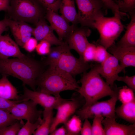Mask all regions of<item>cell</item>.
<instances>
[{
  "instance_id": "1",
  "label": "cell",
  "mask_w": 135,
  "mask_h": 135,
  "mask_svg": "<svg viewBox=\"0 0 135 135\" xmlns=\"http://www.w3.org/2000/svg\"><path fill=\"white\" fill-rule=\"evenodd\" d=\"M40 62L27 56L20 58L0 59V71L2 74L10 75L21 80L36 90V83L44 70Z\"/></svg>"
},
{
  "instance_id": "2",
  "label": "cell",
  "mask_w": 135,
  "mask_h": 135,
  "mask_svg": "<svg viewBox=\"0 0 135 135\" xmlns=\"http://www.w3.org/2000/svg\"><path fill=\"white\" fill-rule=\"evenodd\" d=\"M38 91L57 98L67 90L77 91L80 86L74 78L56 66H49L38 79L36 86Z\"/></svg>"
},
{
  "instance_id": "3",
  "label": "cell",
  "mask_w": 135,
  "mask_h": 135,
  "mask_svg": "<svg viewBox=\"0 0 135 135\" xmlns=\"http://www.w3.org/2000/svg\"><path fill=\"white\" fill-rule=\"evenodd\" d=\"M94 66L84 73L80 80L81 86L76 91L85 100L82 107L88 106L99 99L109 96L111 97L118 88H112L102 78Z\"/></svg>"
},
{
  "instance_id": "4",
  "label": "cell",
  "mask_w": 135,
  "mask_h": 135,
  "mask_svg": "<svg viewBox=\"0 0 135 135\" xmlns=\"http://www.w3.org/2000/svg\"><path fill=\"white\" fill-rule=\"evenodd\" d=\"M6 12L9 18L35 25L44 18L46 10L38 0H10Z\"/></svg>"
},
{
  "instance_id": "5",
  "label": "cell",
  "mask_w": 135,
  "mask_h": 135,
  "mask_svg": "<svg viewBox=\"0 0 135 135\" xmlns=\"http://www.w3.org/2000/svg\"><path fill=\"white\" fill-rule=\"evenodd\" d=\"M114 14L112 17H98L94 24V28L96 29L100 34L99 44L106 50L114 43L124 28L121 21L122 17L118 13Z\"/></svg>"
},
{
  "instance_id": "6",
  "label": "cell",
  "mask_w": 135,
  "mask_h": 135,
  "mask_svg": "<svg viewBox=\"0 0 135 135\" xmlns=\"http://www.w3.org/2000/svg\"><path fill=\"white\" fill-rule=\"evenodd\" d=\"M75 0L78 9V23L82 26L94 28V24L96 18L104 16L103 9H105L102 2L101 0Z\"/></svg>"
},
{
  "instance_id": "7",
  "label": "cell",
  "mask_w": 135,
  "mask_h": 135,
  "mask_svg": "<svg viewBox=\"0 0 135 135\" xmlns=\"http://www.w3.org/2000/svg\"><path fill=\"white\" fill-rule=\"evenodd\" d=\"M118 88L115 93L111 98L105 101H96L90 106L79 109L75 113L82 120L86 118H94L97 115L106 118L116 117L115 107L118 100Z\"/></svg>"
},
{
  "instance_id": "8",
  "label": "cell",
  "mask_w": 135,
  "mask_h": 135,
  "mask_svg": "<svg viewBox=\"0 0 135 135\" xmlns=\"http://www.w3.org/2000/svg\"><path fill=\"white\" fill-rule=\"evenodd\" d=\"M68 48L62 54L56 66L74 78L77 75L85 73L91 67L82 58L73 56Z\"/></svg>"
},
{
  "instance_id": "9",
  "label": "cell",
  "mask_w": 135,
  "mask_h": 135,
  "mask_svg": "<svg viewBox=\"0 0 135 135\" xmlns=\"http://www.w3.org/2000/svg\"><path fill=\"white\" fill-rule=\"evenodd\" d=\"M73 98L67 99L61 103L56 109L55 116L54 117L50 128V134L56 129L61 124H64L76 113V111L84 105L82 98Z\"/></svg>"
},
{
  "instance_id": "10",
  "label": "cell",
  "mask_w": 135,
  "mask_h": 135,
  "mask_svg": "<svg viewBox=\"0 0 135 135\" xmlns=\"http://www.w3.org/2000/svg\"><path fill=\"white\" fill-rule=\"evenodd\" d=\"M37 104L30 100L16 104L10 109V113L17 120L23 119L34 123L41 117L42 112L37 109Z\"/></svg>"
},
{
  "instance_id": "11",
  "label": "cell",
  "mask_w": 135,
  "mask_h": 135,
  "mask_svg": "<svg viewBox=\"0 0 135 135\" xmlns=\"http://www.w3.org/2000/svg\"><path fill=\"white\" fill-rule=\"evenodd\" d=\"M94 66L99 74L105 79L106 83L113 88L118 74L123 70L118 60L111 54L103 62Z\"/></svg>"
},
{
  "instance_id": "12",
  "label": "cell",
  "mask_w": 135,
  "mask_h": 135,
  "mask_svg": "<svg viewBox=\"0 0 135 135\" xmlns=\"http://www.w3.org/2000/svg\"><path fill=\"white\" fill-rule=\"evenodd\" d=\"M24 95L23 99L32 100L37 104L42 106L44 110L56 109L61 103L67 99L61 97L57 98L38 91L30 90L26 85H23Z\"/></svg>"
},
{
  "instance_id": "13",
  "label": "cell",
  "mask_w": 135,
  "mask_h": 135,
  "mask_svg": "<svg viewBox=\"0 0 135 135\" xmlns=\"http://www.w3.org/2000/svg\"><path fill=\"white\" fill-rule=\"evenodd\" d=\"M91 32L88 27L82 26L78 28L76 26L64 41L67 43L70 50H75L79 54L80 57L82 58L83 52L89 43L87 37Z\"/></svg>"
},
{
  "instance_id": "14",
  "label": "cell",
  "mask_w": 135,
  "mask_h": 135,
  "mask_svg": "<svg viewBox=\"0 0 135 135\" xmlns=\"http://www.w3.org/2000/svg\"><path fill=\"white\" fill-rule=\"evenodd\" d=\"M44 18L58 34V39L64 41L70 34L76 25H70L61 15L50 10H46Z\"/></svg>"
},
{
  "instance_id": "15",
  "label": "cell",
  "mask_w": 135,
  "mask_h": 135,
  "mask_svg": "<svg viewBox=\"0 0 135 135\" xmlns=\"http://www.w3.org/2000/svg\"><path fill=\"white\" fill-rule=\"evenodd\" d=\"M9 27L17 44L22 47L32 35L34 28L26 22L14 20L5 17Z\"/></svg>"
},
{
  "instance_id": "16",
  "label": "cell",
  "mask_w": 135,
  "mask_h": 135,
  "mask_svg": "<svg viewBox=\"0 0 135 135\" xmlns=\"http://www.w3.org/2000/svg\"><path fill=\"white\" fill-rule=\"evenodd\" d=\"M32 35L38 41L44 40L51 45L58 46L62 44L64 41L60 40L54 34V30L50 26L48 25L43 18L40 19L35 25Z\"/></svg>"
},
{
  "instance_id": "17",
  "label": "cell",
  "mask_w": 135,
  "mask_h": 135,
  "mask_svg": "<svg viewBox=\"0 0 135 135\" xmlns=\"http://www.w3.org/2000/svg\"><path fill=\"white\" fill-rule=\"evenodd\" d=\"M108 49L120 62L123 70L128 67H135V47H120L114 43Z\"/></svg>"
},
{
  "instance_id": "18",
  "label": "cell",
  "mask_w": 135,
  "mask_h": 135,
  "mask_svg": "<svg viewBox=\"0 0 135 135\" xmlns=\"http://www.w3.org/2000/svg\"><path fill=\"white\" fill-rule=\"evenodd\" d=\"M116 117L106 118L102 121L105 135H134L135 123L130 125L120 124Z\"/></svg>"
},
{
  "instance_id": "19",
  "label": "cell",
  "mask_w": 135,
  "mask_h": 135,
  "mask_svg": "<svg viewBox=\"0 0 135 135\" xmlns=\"http://www.w3.org/2000/svg\"><path fill=\"white\" fill-rule=\"evenodd\" d=\"M26 56L8 35L0 36V59H6L10 57L20 58Z\"/></svg>"
},
{
  "instance_id": "20",
  "label": "cell",
  "mask_w": 135,
  "mask_h": 135,
  "mask_svg": "<svg viewBox=\"0 0 135 135\" xmlns=\"http://www.w3.org/2000/svg\"><path fill=\"white\" fill-rule=\"evenodd\" d=\"M131 20L126 27L125 34L115 44L120 47H135V11L129 13Z\"/></svg>"
},
{
  "instance_id": "21",
  "label": "cell",
  "mask_w": 135,
  "mask_h": 135,
  "mask_svg": "<svg viewBox=\"0 0 135 135\" xmlns=\"http://www.w3.org/2000/svg\"><path fill=\"white\" fill-rule=\"evenodd\" d=\"M59 10L61 15L68 22L75 25L78 23L74 0H62Z\"/></svg>"
},
{
  "instance_id": "22",
  "label": "cell",
  "mask_w": 135,
  "mask_h": 135,
  "mask_svg": "<svg viewBox=\"0 0 135 135\" xmlns=\"http://www.w3.org/2000/svg\"><path fill=\"white\" fill-rule=\"evenodd\" d=\"M0 97L11 100H18L20 98L16 89L5 74H2L0 79Z\"/></svg>"
},
{
  "instance_id": "23",
  "label": "cell",
  "mask_w": 135,
  "mask_h": 135,
  "mask_svg": "<svg viewBox=\"0 0 135 135\" xmlns=\"http://www.w3.org/2000/svg\"><path fill=\"white\" fill-rule=\"evenodd\" d=\"M119 117L132 124L135 123V100L122 104L115 109Z\"/></svg>"
},
{
  "instance_id": "24",
  "label": "cell",
  "mask_w": 135,
  "mask_h": 135,
  "mask_svg": "<svg viewBox=\"0 0 135 135\" xmlns=\"http://www.w3.org/2000/svg\"><path fill=\"white\" fill-rule=\"evenodd\" d=\"M69 48L67 44L64 41L62 44L51 48L45 64L49 66H56L62 54Z\"/></svg>"
},
{
  "instance_id": "25",
  "label": "cell",
  "mask_w": 135,
  "mask_h": 135,
  "mask_svg": "<svg viewBox=\"0 0 135 135\" xmlns=\"http://www.w3.org/2000/svg\"><path fill=\"white\" fill-rule=\"evenodd\" d=\"M52 109L44 110L42 122L33 133L34 135H48L50 134V128L53 119Z\"/></svg>"
},
{
  "instance_id": "26",
  "label": "cell",
  "mask_w": 135,
  "mask_h": 135,
  "mask_svg": "<svg viewBox=\"0 0 135 135\" xmlns=\"http://www.w3.org/2000/svg\"><path fill=\"white\" fill-rule=\"evenodd\" d=\"M81 120L77 115H73L64 124L67 130V135H79L82 126Z\"/></svg>"
},
{
  "instance_id": "27",
  "label": "cell",
  "mask_w": 135,
  "mask_h": 135,
  "mask_svg": "<svg viewBox=\"0 0 135 135\" xmlns=\"http://www.w3.org/2000/svg\"><path fill=\"white\" fill-rule=\"evenodd\" d=\"M134 92L126 86L120 88L118 91V100L122 104L128 103L135 100Z\"/></svg>"
},
{
  "instance_id": "28",
  "label": "cell",
  "mask_w": 135,
  "mask_h": 135,
  "mask_svg": "<svg viewBox=\"0 0 135 135\" xmlns=\"http://www.w3.org/2000/svg\"><path fill=\"white\" fill-rule=\"evenodd\" d=\"M42 121V118L41 117L33 123L30 122L28 120H27L26 122L20 129L17 135H32L40 126Z\"/></svg>"
},
{
  "instance_id": "29",
  "label": "cell",
  "mask_w": 135,
  "mask_h": 135,
  "mask_svg": "<svg viewBox=\"0 0 135 135\" xmlns=\"http://www.w3.org/2000/svg\"><path fill=\"white\" fill-rule=\"evenodd\" d=\"M24 124L22 120H17L12 124L0 130V135H17Z\"/></svg>"
},
{
  "instance_id": "30",
  "label": "cell",
  "mask_w": 135,
  "mask_h": 135,
  "mask_svg": "<svg viewBox=\"0 0 135 135\" xmlns=\"http://www.w3.org/2000/svg\"><path fill=\"white\" fill-rule=\"evenodd\" d=\"M104 117L100 115L95 116L92 125V135H105V132L102 125Z\"/></svg>"
},
{
  "instance_id": "31",
  "label": "cell",
  "mask_w": 135,
  "mask_h": 135,
  "mask_svg": "<svg viewBox=\"0 0 135 135\" xmlns=\"http://www.w3.org/2000/svg\"><path fill=\"white\" fill-rule=\"evenodd\" d=\"M16 120L10 113L0 109V130Z\"/></svg>"
},
{
  "instance_id": "32",
  "label": "cell",
  "mask_w": 135,
  "mask_h": 135,
  "mask_svg": "<svg viewBox=\"0 0 135 135\" xmlns=\"http://www.w3.org/2000/svg\"><path fill=\"white\" fill-rule=\"evenodd\" d=\"M106 50L101 45H96L94 61L100 64L104 62L111 54Z\"/></svg>"
},
{
  "instance_id": "33",
  "label": "cell",
  "mask_w": 135,
  "mask_h": 135,
  "mask_svg": "<svg viewBox=\"0 0 135 135\" xmlns=\"http://www.w3.org/2000/svg\"><path fill=\"white\" fill-rule=\"evenodd\" d=\"M62 0H38L46 10H50L58 13Z\"/></svg>"
},
{
  "instance_id": "34",
  "label": "cell",
  "mask_w": 135,
  "mask_h": 135,
  "mask_svg": "<svg viewBox=\"0 0 135 135\" xmlns=\"http://www.w3.org/2000/svg\"><path fill=\"white\" fill-rule=\"evenodd\" d=\"M120 11L130 13L135 11V0H121L117 4Z\"/></svg>"
},
{
  "instance_id": "35",
  "label": "cell",
  "mask_w": 135,
  "mask_h": 135,
  "mask_svg": "<svg viewBox=\"0 0 135 135\" xmlns=\"http://www.w3.org/2000/svg\"><path fill=\"white\" fill-rule=\"evenodd\" d=\"M96 45L89 43L84 51L82 58L87 62L94 60Z\"/></svg>"
},
{
  "instance_id": "36",
  "label": "cell",
  "mask_w": 135,
  "mask_h": 135,
  "mask_svg": "<svg viewBox=\"0 0 135 135\" xmlns=\"http://www.w3.org/2000/svg\"><path fill=\"white\" fill-rule=\"evenodd\" d=\"M28 100L24 98L18 100H11L0 97V109L9 112L11 108L16 104Z\"/></svg>"
},
{
  "instance_id": "37",
  "label": "cell",
  "mask_w": 135,
  "mask_h": 135,
  "mask_svg": "<svg viewBox=\"0 0 135 135\" xmlns=\"http://www.w3.org/2000/svg\"><path fill=\"white\" fill-rule=\"evenodd\" d=\"M102 2L104 8L105 10H111L113 13H117L120 14L122 17L126 15V13L120 12L118 5L114 0H101Z\"/></svg>"
},
{
  "instance_id": "38",
  "label": "cell",
  "mask_w": 135,
  "mask_h": 135,
  "mask_svg": "<svg viewBox=\"0 0 135 135\" xmlns=\"http://www.w3.org/2000/svg\"><path fill=\"white\" fill-rule=\"evenodd\" d=\"M51 45L48 41L41 40L38 44L35 49L37 53L40 55H48L50 50Z\"/></svg>"
},
{
  "instance_id": "39",
  "label": "cell",
  "mask_w": 135,
  "mask_h": 135,
  "mask_svg": "<svg viewBox=\"0 0 135 135\" xmlns=\"http://www.w3.org/2000/svg\"><path fill=\"white\" fill-rule=\"evenodd\" d=\"M117 80L122 81L125 83L128 87L132 89L134 92L135 90V76H118Z\"/></svg>"
},
{
  "instance_id": "40",
  "label": "cell",
  "mask_w": 135,
  "mask_h": 135,
  "mask_svg": "<svg viewBox=\"0 0 135 135\" xmlns=\"http://www.w3.org/2000/svg\"><path fill=\"white\" fill-rule=\"evenodd\" d=\"M38 41L35 38L31 37L24 44L22 47L29 52H32L35 49Z\"/></svg>"
},
{
  "instance_id": "41",
  "label": "cell",
  "mask_w": 135,
  "mask_h": 135,
  "mask_svg": "<svg viewBox=\"0 0 135 135\" xmlns=\"http://www.w3.org/2000/svg\"><path fill=\"white\" fill-rule=\"evenodd\" d=\"M84 120L83 125L82 126L80 134L82 135H92V127L88 118H86Z\"/></svg>"
},
{
  "instance_id": "42",
  "label": "cell",
  "mask_w": 135,
  "mask_h": 135,
  "mask_svg": "<svg viewBox=\"0 0 135 135\" xmlns=\"http://www.w3.org/2000/svg\"><path fill=\"white\" fill-rule=\"evenodd\" d=\"M50 135H67V130L64 126H62L58 129H56L50 134Z\"/></svg>"
},
{
  "instance_id": "43",
  "label": "cell",
  "mask_w": 135,
  "mask_h": 135,
  "mask_svg": "<svg viewBox=\"0 0 135 135\" xmlns=\"http://www.w3.org/2000/svg\"><path fill=\"white\" fill-rule=\"evenodd\" d=\"M10 0H0V11H6L10 4Z\"/></svg>"
},
{
  "instance_id": "44",
  "label": "cell",
  "mask_w": 135,
  "mask_h": 135,
  "mask_svg": "<svg viewBox=\"0 0 135 135\" xmlns=\"http://www.w3.org/2000/svg\"><path fill=\"white\" fill-rule=\"evenodd\" d=\"M8 27L5 17L3 20H0V36L4 32L7 30Z\"/></svg>"
},
{
  "instance_id": "45",
  "label": "cell",
  "mask_w": 135,
  "mask_h": 135,
  "mask_svg": "<svg viewBox=\"0 0 135 135\" xmlns=\"http://www.w3.org/2000/svg\"><path fill=\"white\" fill-rule=\"evenodd\" d=\"M117 0V3H116V4H117L121 0Z\"/></svg>"
},
{
  "instance_id": "46",
  "label": "cell",
  "mask_w": 135,
  "mask_h": 135,
  "mask_svg": "<svg viewBox=\"0 0 135 135\" xmlns=\"http://www.w3.org/2000/svg\"><path fill=\"white\" fill-rule=\"evenodd\" d=\"M0 73H1V72H0Z\"/></svg>"
}]
</instances>
